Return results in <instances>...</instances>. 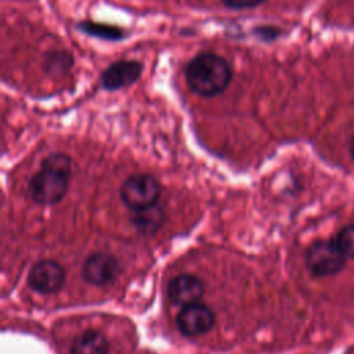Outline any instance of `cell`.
Segmentation results:
<instances>
[{"label":"cell","instance_id":"obj_7","mask_svg":"<svg viewBox=\"0 0 354 354\" xmlns=\"http://www.w3.org/2000/svg\"><path fill=\"white\" fill-rule=\"evenodd\" d=\"M214 321L216 318L213 311L199 301L183 307L176 318L178 330L184 336L189 337L206 333L207 330L212 329Z\"/></svg>","mask_w":354,"mask_h":354},{"label":"cell","instance_id":"obj_5","mask_svg":"<svg viewBox=\"0 0 354 354\" xmlns=\"http://www.w3.org/2000/svg\"><path fill=\"white\" fill-rule=\"evenodd\" d=\"M144 65L138 59H116L109 64L100 75V84L105 91H118L134 84L141 73Z\"/></svg>","mask_w":354,"mask_h":354},{"label":"cell","instance_id":"obj_3","mask_svg":"<svg viewBox=\"0 0 354 354\" xmlns=\"http://www.w3.org/2000/svg\"><path fill=\"white\" fill-rule=\"evenodd\" d=\"M160 196V183L148 173L130 176L120 188L123 203L134 212L151 207L158 203Z\"/></svg>","mask_w":354,"mask_h":354},{"label":"cell","instance_id":"obj_8","mask_svg":"<svg viewBox=\"0 0 354 354\" xmlns=\"http://www.w3.org/2000/svg\"><path fill=\"white\" fill-rule=\"evenodd\" d=\"M203 282L192 274H181L170 279L166 288L167 299L174 306H189L198 303L203 296Z\"/></svg>","mask_w":354,"mask_h":354},{"label":"cell","instance_id":"obj_6","mask_svg":"<svg viewBox=\"0 0 354 354\" xmlns=\"http://www.w3.org/2000/svg\"><path fill=\"white\" fill-rule=\"evenodd\" d=\"M65 282L64 267L54 260L37 261L28 274L29 286L43 295L58 292Z\"/></svg>","mask_w":354,"mask_h":354},{"label":"cell","instance_id":"obj_15","mask_svg":"<svg viewBox=\"0 0 354 354\" xmlns=\"http://www.w3.org/2000/svg\"><path fill=\"white\" fill-rule=\"evenodd\" d=\"M252 32L259 40L266 43H271L282 35V29L275 25H257L253 28Z\"/></svg>","mask_w":354,"mask_h":354},{"label":"cell","instance_id":"obj_16","mask_svg":"<svg viewBox=\"0 0 354 354\" xmlns=\"http://www.w3.org/2000/svg\"><path fill=\"white\" fill-rule=\"evenodd\" d=\"M266 0H221L230 10H252L263 4Z\"/></svg>","mask_w":354,"mask_h":354},{"label":"cell","instance_id":"obj_13","mask_svg":"<svg viewBox=\"0 0 354 354\" xmlns=\"http://www.w3.org/2000/svg\"><path fill=\"white\" fill-rule=\"evenodd\" d=\"M131 221L138 231L144 234H153L162 225L163 210L156 203L151 207L136 212V214L131 217Z\"/></svg>","mask_w":354,"mask_h":354},{"label":"cell","instance_id":"obj_14","mask_svg":"<svg viewBox=\"0 0 354 354\" xmlns=\"http://www.w3.org/2000/svg\"><path fill=\"white\" fill-rule=\"evenodd\" d=\"M333 239L346 259L354 260V224L343 227Z\"/></svg>","mask_w":354,"mask_h":354},{"label":"cell","instance_id":"obj_17","mask_svg":"<svg viewBox=\"0 0 354 354\" xmlns=\"http://www.w3.org/2000/svg\"><path fill=\"white\" fill-rule=\"evenodd\" d=\"M348 152H350V156H351L353 160H354V136L350 138V142H348Z\"/></svg>","mask_w":354,"mask_h":354},{"label":"cell","instance_id":"obj_4","mask_svg":"<svg viewBox=\"0 0 354 354\" xmlns=\"http://www.w3.org/2000/svg\"><path fill=\"white\" fill-rule=\"evenodd\" d=\"M346 256L337 248L335 239L317 241L306 253V266L308 271L318 278L337 274L346 264Z\"/></svg>","mask_w":354,"mask_h":354},{"label":"cell","instance_id":"obj_12","mask_svg":"<svg viewBox=\"0 0 354 354\" xmlns=\"http://www.w3.org/2000/svg\"><path fill=\"white\" fill-rule=\"evenodd\" d=\"M73 66V57L65 50H50L44 54L43 71L48 76H62Z\"/></svg>","mask_w":354,"mask_h":354},{"label":"cell","instance_id":"obj_10","mask_svg":"<svg viewBox=\"0 0 354 354\" xmlns=\"http://www.w3.org/2000/svg\"><path fill=\"white\" fill-rule=\"evenodd\" d=\"M72 354H108L109 343L106 337L97 330H84L71 346Z\"/></svg>","mask_w":354,"mask_h":354},{"label":"cell","instance_id":"obj_1","mask_svg":"<svg viewBox=\"0 0 354 354\" xmlns=\"http://www.w3.org/2000/svg\"><path fill=\"white\" fill-rule=\"evenodd\" d=\"M188 88L203 98H213L227 90L232 82V68L227 58L214 51H199L184 68Z\"/></svg>","mask_w":354,"mask_h":354},{"label":"cell","instance_id":"obj_9","mask_svg":"<svg viewBox=\"0 0 354 354\" xmlns=\"http://www.w3.org/2000/svg\"><path fill=\"white\" fill-rule=\"evenodd\" d=\"M83 278L97 286H104L115 281L119 274L118 260L104 252L94 253L83 264Z\"/></svg>","mask_w":354,"mask_h":354},{"label":"cell","instance_id":"obj_11","mask_svg":"<svg viewBox=\"0 0 354 354\" xmlns=\"http://www.w3.org/2000/svg\"><path fill=\"white\" fill-rule=\"evenodd\" d=\"M76 28L83 32L87 36L106 40V41H119L124 37H127V30H124L120 26L112 25V24H105V22H97L91 19H83L80 21Z\"/></svg>","mask_w":354,"mask_h":354},{"label":"cell","instance_id":"obj_2","mask_svg":"<svg viewBox=\"0 0 354 354\" xmlns=\"http://www.w3.org/2000/svg\"><path fill=\"white\" fill-rule=\"evenodd\" d=\"M72 173V160L66 153L53 152L47 155L39 170L29 181V195L39 205L59 202L68 189Z\"/></svg>","mask_w":354,"mask_h":354}]
</instances>
